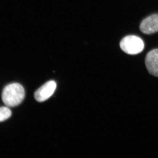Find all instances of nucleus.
Masks as SVG:
<instances>
[{"instance_id":"obj_4","label":"nucleus","mask_w":158,"mask_h":158,"mask_svg":"<svg viewBox=\"0 0 158 158\" xmlns=\"http://www.w3.org/2000/svg\"><path fill=\"white\" fill-rule=\"evenodd\" d=\"M140 31L143 34H150L158 31V14L148 16L142 21L140 26Z\"/></svg>"},{"instance_id":"obj_1","label":"nucleus","mask_w":158,"mask_h":158,"mask_svg":"<svg viewBox=\"0 0 158 158\" xmlns=\"http://www.w3.org/2000/svg\"><path fill=\"white\" fill-rule=\"evenodd\" d=\"M25 97V90L18 83H12L6 86L2 93V100L8 107L18 106Z\"/></svg>"},{"instance_id":"obj_2","label":"nucleus","mask_w":158,"mask_h":158,"mask_svg":"<svg viewBox=\"0 0 158 158\" xmlns=\"http://www.w3.org/2000/svg\"><path fill=\"white\" fill-rule=\"evenodd\" d=\"M122 50L129 55H137L144 49V43L141 38L135 35L124 37L120 43Z\"/></svg>"},{"instance_id":"obj_6","label":"nucleus","mask_w":158,"mask_h":158,"mask_svg":"<svg viewBox=\"0 0 158 158\" xmlns=\"http://www.w3.org/2000/svg\"><path fill=\"white\" fill-rule=\"evenodd\" d=\"M11 112L8 106L0 107V122L5 121L11 117Z\"/></svg>"},{"instance_id":"obj_5","label":"nucleus","mask_w":158,"mask_h":158,"mask_svg":"<svg viewBox=\"0 0 158 158\" xmlns=\"http://www.w3.org/2000/svg\"><path fill=\"white\" fill-rule=\"evenodd\" d=\"M145 63L149 73L158 77V49L152 50L148 53Z\"/></svg>"},{"instance_id":"obj_3","label":"nucleus","mask_w":158,"mask_h":158,"mask_svg":"<svg viewBox=\"0 0 158 158\" xmlns=\"http://www.w3.org/2000/svg\"><path fill=\"white\" fill-rule=\"evenodd\" d=\"M56 87V83L55 81H51L47 82L34 93L35 99L38 102L45 101L53 95Z\"/></svg>"}]
</instances>
